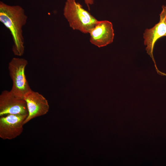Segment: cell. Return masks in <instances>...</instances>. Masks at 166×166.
Returning <instances> with one entry per match:
<instances>
[{"label": "cell", "instance_id": "cell-1", "mask_svg": "<svg viewBox=\"0 0 166 166\" xmlns=\"http://www.w3.org/2000/svg\"><path fill=\"white\" fill-rule=\"evenodd\" d=\"M27 19V16L21 6H10L0 2V21L10 32L13 41L12 51L17 56H21L24 52L22 28Z\"/></svg>", "mask_w": 166, "mask_h": 166}, {"label": "cell", "instance_id": "cell-2", "mask_svg": "<svg viewBox=\"0 0 166 166\" xmlns=\"http://www.w3.org/2000/svg\"><path fill=\"white\" fill-rule=\"evenodd\" d=\"M63 14L71 27L84 34L89 33L98 21L75 1H66Z\"/></svg>", "mask_w": 166, "mask_h": 166}, {"label": "cell", "instance_id": "cell-3", "mask_svg": "<svg viewBox=\"0 0 166 166\" xmlns=\"http://www.w3.org/2000/svg\"><path fill=\"white\" fill-rule=\"evenodd\" d=\"M28 64V61L26 59L18 57L13 58L8 64L9 75L13 82L10 91L22 98H24V95L32 90L25 73Z\"/></svg>", "mask_w": 166, "mask_h": 166}, {"label": "cell", "instance_id": "cell-4", "mask_svg": "<svg viewBox=\"0 0 166 166\" xmlns=\"http://www.w3.org/2000/svg\"><path fill=\"white\" fill-rule=\"evenodd\" d=\"M162 10L160 14L159 22L151 29H146L143 34L144 44L147 46L146 50L147 53L152 58L158 73H162L158 69L153 56V52L154 45L158 39L162 37L166 36V6H162Z\"/></svg>", "mask_w": 166, "mask_h": 166}, {"label": "cell", "instance_id": "cell-5", "mask_svg": "<svg viewBox=\"0 0 166 166\" xmlns=\"http://www.w3.org/2000/svg\"><path fill=\"white\" fill-rule=\"evenodd\" d=\"M28 115L10 114L0 117V137L4 140H10L20 135Z\"/></svg>", "mask_w": 166, "mask_h": 166}, {"label": "cell", "instance_id": "cell-6", "mask_svg": "<svg viewBox=\"0 0 166 166\" xmlns=\"http://www.w3.org/2000/svg\"><path fill=\"white\" fill-rule=\"evenodd\" d=\"M28 114L26 102L10 91L5 90L0 95V116L10 114Z\"/></svg>", "mask_w": 166, "mask_h": 166}, {"label": "cell", "instance_id": "cell-7", "mask_svg": "<svg viewBox=\"0 0 166 166\" xmlns=\"http://www.w3.org/2000/svg\"><path fill=\"white\" fill-rule=\"evenodd\" d=\"M27 106L28 114L24 124L31 120L46 114L49 109L47 100L41 94L32 90L24 97Z\"/></svg>", "mask_w": 166, "mask_h": 166}, {"label": "cell", "instance_id": "cell-8", "mask_svg": "<svg viewBox=\"0 0 166 166\" xmlns=\"http://www.w3.org/2000/svg\"><path fill=\"white\" fill-rule=\"evenodd\" d=\"M89 34L90 42L99 47L113 42L114 35L113 24L107 20L98 21Z\"/></svg>", "mask_w": 166, "mask_h": 166}, {"label": "cell", "instance_id": "cell-9", "mask_svg": "<svg viewBox=\"0 0 166 166\" xmlns=\"http://www.w3.org/2000/svg\"><path fill=\"white\" fill-rule=\"evenodd\" d=\"M85 4L87 5L89 10V6L93 4L94 0H84ZM66 1L69 2H73L75 1V0H66Z\"/></svg>", "mask_w": 166, "mask_h": 166}]
</instances>
